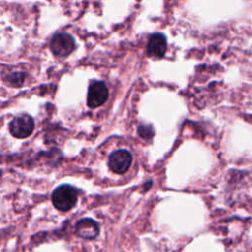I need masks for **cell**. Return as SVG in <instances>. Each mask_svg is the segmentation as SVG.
Here are the masks:
<instances>
[{
  "label": "cell",
  "instance_id": "obj_1",
  "mask_svg": "<svg viewBox=\"0 0 252 252\" xmlns=\"http://www.w3.org/2000/svg\"><path fill=\"white\" fill-rule=\"evenodd\" d=\"M51 200L56 209L62 212H67L77 204L78 193L77 190L69 184L59 185L52 192Z\"/></svg>",
  "mask_w": 252,
  "mask_h": 252
},
{
  "label": "cell",
  "instance_id": "obj_2",
  "mask_svg": "<svg viewBox=\"0 0 252 252\" xmlns=\"http://www.w3.org/2000/svg\"><path fill=\"white\" fill-rule=\"evenodd\" d=\"M34 128V122L32 116L29 114H21L15 117L9 126L10 133L15 138L24 139L29 137Z\"/></svg>",
  "mask_w": 252,
  "mask_h": 252
},
{
  "label": "cell",
  "instance_id": "obj_3",
  "mask_svg": "<svg viewBox=\"0 0 252 252\" xmlns=\"http://www.w3.org/2000/svg\"><path fill=\"white\" fill-rule=\"evenodd\" d=\"M108 97V90L103 82H93L88 89L87 103L91 108L103 104Z\"/></svg>",
  "mask_w": 252,
  "mask_h": 252
},
{
  "label": "cell",
  "instance_id": "obj_4",
  "mask_svg": "<svg viewBox=\"0 0 252 252\" xmlns=\"http://www.w3.org/2000/svg\"><path fill=\"white\" fill-rule=\"evenodd\" d=\"M132 163V155L127 150H117L109 156L108 166L118 174L126 172Z\"/></svg>",
  "mask_w": 252,
  "mask_h": 252
},
{
  "label": "cell",
  "instance_id": "obj_5",
  "mask_svg": "<svg viewBox=\"0 0 252 252\" xmlns=\"http://www.w3.org/2000/svg\"><path fill=\"white\" fill-rule=\"evenodd\" d=\"M75 48L73 37L67 33H58L53 36L50 42V49L56 56H67Z\"/></svg>",
  "mask_w": 252,
  "mask_h": 252
},
{
  "label": "cell",
  "instance_id": "obj_6",
  "mask_svg": "<svg viewBox=\"0 0 252 252\" xmlns=\"http://www.w3.org/2000/svg\"><path fill=\"white\" fill-rule=\"evenodd\" d=\"M166 51V39L161 33H155L151 36L148 46L147 52L150 56L155 58H160L164 55Z\"/></svg>",
  "mask_w": 252,
  "mask_h": 252
},
{
  "label": "cell",
  "instance_id": "obj_7",
  "mask_svg": "<svg viewBox=\"0 0 252 252\" xmlns=\"http://www.w3.org/2000/svg\"><path fill=\"white\" fill-rule=\"evenodd\" d=\"M76 232L83 238H94L99 232L97 223L92 219H82L76 224Z\"/></svg>",
  "mask_w": 252,
  "mask_h": 252
},
{
  "label": "cell",
  "instance_id": "obj_8",
  "mask_svg": "<svg viewBox=\"0 0 252 252\" xmlns=\"http://www.w3.org/2000/svg\"><path fill=\"white\" fill-rule=\"evenodd\" d=\"M25 80V74L24 73H13L8 78V83L13 87H19L23 84Z\"/></svg>",
  "mask_w": 252,
  "mask_h": 252
},
{
  "label": "cell",
  "instance_id": "obj_9",
  "mask_svg": "<svg viewBox=\"0 0 252 252\" xmlns=\"http://www.w3.org/2000/svg\"><path fill=\"white\" fill-rule=\"evenodd\" d=\"M138 133L144 139H151L154 135V130L150 125H140L138 128Z\"/></svg>",
  "mask_w": 252,
  "mask_h": 252
},
{
  "label": "cell",
  "instance_id": "obj_10",
  "mask_svg": "<svg viewBox=\"0 0 252 252\" xmlns=\"http://www.w3.org/2000/svg\"><path fill=\"white\" fill-rule=\"evenodd\" d=\"M151 185H152V181L150 180L147 184H145V188H146V190H148V189L151 187Z\"/></svg>",
  "mask_w": 252,
  "mask_h": 252
}]
</instances>
